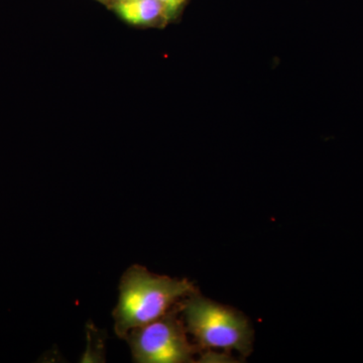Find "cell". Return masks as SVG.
Returning <instances> with one entry per match:
<instances>
[{
    "mask_svg": "<svg viewBox=\"0 0 363 363\" xmlns=\"http://www.w3.org/2000/svg\"><path fill=\"white\" fill-rule=\"evenodd\" d=\"M195 292L188 279L160 276L133 264L121 277L118 301L112 312L116 335L125 338L133 329L168 314L177 303Z\"/></svg>",
    "mask_w": 363,
    "mask_h": 363,
    "instance_id": "obj_1",
    "label": "cell"
},
{
    "mask_svg": "<svg viewBox=\"0 0 363 363\" xmlns=\"http://www.w3.org/2000/svg\"><path fill=\"white\" fill-rule=\"evenodd\" d=\"M182 311L186 329L202 347L242 354L252 351V327L240 312L196 292L186 298Z\"/></svg>",
    "mask_w": 363,
    "mask_h": 363,
    "instance_id": "obj_2",
    "label": "cell"
},
{
    "mask_svg": "<svg viewBox=\"0 0 363 363\" xmlns=\"http://www.w3.org/2000/svg\"><path fill=\"white\" fill-rule=\"evenodd\" d=\"M124 340L130 346L135 362H193L194 347L189 342L185 326L171 313L145 326L133 329Z\"/></svg>",
    "mask_w": 363,
    "mask_h": 363,
    "instance_id": "obj_3",
    "label": "cell"
},
{
    "mask_svg": "<svg viewBox=\"0 0 363 363\" xmlns=\"http://www.w3.org/2000/svg\"><path fill=\"white\" fill-rule=\"evenodd\" d=\"M109 7L130 26L147 28L168 25L160 0H119Z\"/></svg>",
    "mask_w": 363,
    "mask_h": 363,
    "instance_id": "obj_4",
    "label": "cell"
},
{
    "mask_svg": "<svg viewBox=\"0 0 363 363\" xmlns=\"http://www.w3.org/2000/svg\"><path fill=\"white\" fill-rule=\"evenodd\" d=\"M160 1L164 6V14L169 23L179 18L184 7L187 4L188 0H160Z\"/></svg>",
    "mask_w": 363,
    "mask_h": 363,
    "instance_id": "obj_5",
    "label": "cell"
},
{
    "mask_svg": "<svg viewBox=\"0 0 363 363\" xmlns=\"http://www.w3.org/2000/svg\"><path fill=\"white\" fill-rule=\"evenodd\" d=\"M97 1L101 2V4H106L107 6H111L113 4L114 0H97Z\"/></svg>",
    "mask_w": 363,
    "mask_h": 363,
    "instance_id": "obj_6",
    "label": "cell"
},
{
    "mask_svg": "<svg viewBox=\"0 0 363 363\" xmlns=\"http://www.w3.org/2000/svg\"><path fill=\"white\" fill-rule=\"evenodd\" d=\"M116 1H119V0H114V2H116Z\"/></svg>",
    "mask_w": 363,
    "mask_h": 363,
    "instance_id": "obj_7",
    "label": "cell"
}]
</instances>
